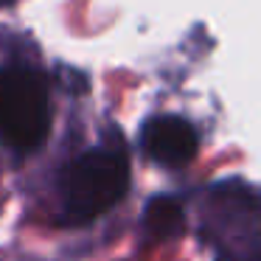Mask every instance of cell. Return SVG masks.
I'll return each instance as SVG.
<instances>
[{"instance_id":"obj_2","label":"cell","mask_w":261,"mask_h":261,"mask_svg":"<svg viewBox=\"0 0 261 261\" xmlns=\"http://www.w3.org/2000/svg\"><path fill=\"white\" fill-rule=\"evenodd\" d=\"M51 129L48 85L31 68L0 70V138L20 152H31Z\"/></svg>"},{"instance_id":"obj_3","label":"cell","mask_w":261,"mask_h":261,"mask_svg":"<svg viewBox=\"0 0 261 261\" xmlns=\"http://www.w3.org/2000/svg\"><path fill=\"white\" fill-rule=\"evenodd\" d=\"M141 143L143 152L166 169H180V166L191 163L199 149L197 129L180 115H154V118H149L143 124Z\"/></svg>"},{"instance_id":"obj_4","label":"cell","mask_w":261,"mask_h":261,"mask_svg":"<svg viewBox=\"0 0 261 261\" xmlns=\"http://www.w3.org/2000/svg\"><path fill=\"white\" fill-rule=\"evenodd\" d=\"M143 227H146L149 236L158 239H171L180 236L186 230V214H182V205L174 197H154L149 199L146 211H143Z\"/></svg>"},{"instance_id":"obj_1","label":"cell","mask_w":261,"mask_h":261,"mask_svg":"<svg viewBox=\"0 0 261 261\" xmlns=\"http://www.w3.org/2000/svg\"><path fill=\"white\" fill-rule=\"evenodd\" d=\"M129 188V163L115 149H90L68 163L57 182V222L87 225L121 202Z\"/></svg>"},{"instance_id":"obj_5","label":"cell","mask_w":261,"mask_h":261,"mask_svg":"<svg viewBox=\"0 0 261 261\" xmlns=\"http://www.w3.org/2000/svg\"><path fill=\"white\" fill-rule=\"evenodd\" d=\"M14 0H0V9H6V6H12Z\"/></svg>"}]
</instances>
